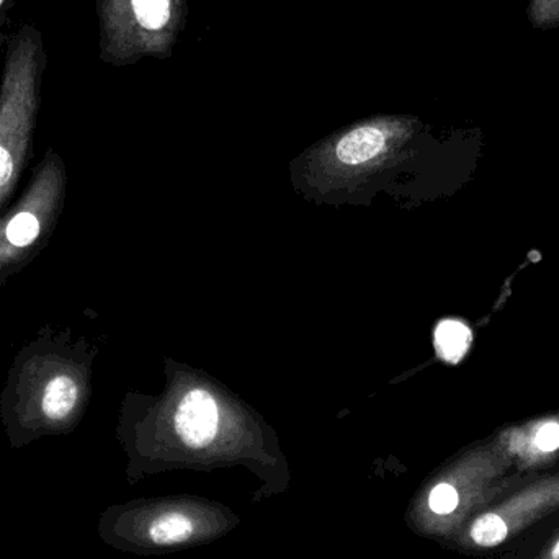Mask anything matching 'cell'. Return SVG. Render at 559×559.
I'll use <instances>...</instances> for the list:
<instances>
[{
  "label": "cell",
  "mask_w": 559,
  "mask_h": 559,
  "mask_svg": "<svg viewBox=\"0 0 559 559\" xmlns=\"http://www.w3.org/2000/svg\"><path fill=\"white\" fill-rule=\"evenodd\" d=\"M94 355L71 329L49 324L16 352L0 391V423L13 450L78 429L91 400Z\"/></svg>",
  "instance_id": "6da1fadb"
},
{
  "label": "cell",
  "mask_w": 559,
  "mask_h": 559,
  "mask_svg": "<svg viewBox=\"0 0 559 559\" xmlns=\"http://www.w3.org/2000/svg\"><path fill=\"white\" fill-rule=\"evenodd\" d=\"M46 68L43 33L25 23L10 36L0 75V215L33 159Z\"/></svg>",
  "instance_id": "7a4b0ae2"
},
{
  "label": "cell",
  "mask_w": 559,
  "mask_h": 559,
  "mask_svg": "<svg viewBox=\"0 0 559 559\" xmlns=\"http://www.w3.org/2000/svg\"><path fill=\"white\" fill-rule=\"evenodd\" d=\"M68 179L64 159L48 147L22 195L0 215V288L48 248L64 210Z\"/></svg>",
  "instance_id": "3957f363"
},
{
  "label": "cell",
  "mask_w": 559,
  "mask_h": 559,
  "mask_svg": "<svg viewBox=\"0 0 559 559\" xmlns=\"http://www.w3.org/2000/svg\"><path fill=\"white\" fill-rule=\"evenodd\" d=\"M558 518L559 466L521 479L479 509L460 528L459 545L486 557L506 554Z\"/></svg>",
  "instance_id": "277c9868"
},
{
  "label": "cell",
  "mask_w": 559,
  "mask_h": 559,
  "mask_svg": "<svg viewBox=\"0 0 559 559\" xmlns=\"http://www.w3.org/2000/svg\"><path fill=\"white\" fill-rule=\"evenodd\" d=\"M527 476L519 475L499 439L479 447L460 466L455 479L436 483L427 509L439 519H456L460 528L473 514Z\"/></svg>",
  "instance_id": "5b68a950"
},
{
  "label": "cell",
  "mask_w": 559,
  "mask_h": 559,
  "mask_svg": "<svg viewBox=\"0 0 559 559\" xmlns=\"http://www.w3.org/2000/svg\"><path fill=\"white\" fill-rule=\"evenodd\" d=\"M515 472L522 476L537 475L557 468L559 459V419H545L498 436Z\"/></svg>",
  "instance_id": "8992f818"
},
{
  "label": "cell",
  "mask_w": 559,
  "mask_h": 559,
  "mask_svg": "<svg viewBox=\"0 0 559 559\" xmlns=\"http://www.w3.org/2000/svg\"><path fill=\"white\" fill-rule=\"evenodd\" d=\"M176 430L190 449H203L212 443L218 430V406L212 394L190 391L177 409Z\"/></svg>",
  "instance_id": "52a82bcc"
},
{
  "label": "cell",
  "mask_w": 559,
  "mask_h": 559,
  "mask_svg": "<svg viewBox=\"0 0 559 559\" xmlns=\"http://www.w3.org/2000/svg\"><path fill=\"white\" fill-rule=\"evenodd\" d=\"M384 143H386V136L378 128H357L338 141L335 153L342 163L355 166V164H364L373 159L383 151Z\"/></svg>",
  "instance_id": "ba28073f"
},
{
  "label": "cell",
  "mask_w": 559,
  "mask_h": 559,
  "mask_svg": "<svg viewBox=\"0 0 559 559\" xmlns=\"http://www.w3.org/2000/svg\"><path fill=\"white\" fill-rule=\"evenodd\" d=\"M472 345V331L465 322L443 319L436 329L437 354L449 364H459Z\"/></svg>",
  "instance_id": "9c48e42d"
},
{
  "label": "cell",
  "mask_w": 559,
  "mask_h": 559,
  "mask_svg": "<svg viewBox=\"0 0 559 559\" xmlns=\"http://www.w3.org/2000/svg\"><path fill=\"white\" fill-rule=\"evenodd\" d=\"M511 551L518 559H559V518L542 525Z\"/></svg>",
  "instance_id": "30bf717a"
},
{
  "label": "cell",
  "mask_w": 559,
  "mask_h": 559,
  "mask_svg": "<svg viewBox=\"0 0 559 559\" xmlns=\"http://www.w3.org/2000/svg\"><path fill=\"white\" fill-rule=\"evenodd\" d=\"M131 10L134 25L143 29H159L170 15V0H123Z\"/></svg>",
  "instance_id": "8fae6325"
},
{
  "label": "cell",
  "mask_w": 559,
  "mask_h": 559,
  "mask_svg": "<svg viewBox=\"0 0 559 559\" xmlns=\"http://www.w3.org/2000/svg\"><path fill=\"white\" fill-rule=\"evenodd\" d=\"M527 16L535 29L559 28V0H531Z\"/></svg>",
  "instance_id": "7c38bea8"
},
{
  "label": "cell",
  "mask_w": 559,
  "mask_h": 559,
  "mask_svg": "<svg viewBox=\"0 0 559 559\" xmlns=\"http://www.w3.org/2000/svg\"><path fill=\"white\" fill-rule=\"evenodd\" d=\"M19 0H0V52L5 51L12 33L13 12Z\"/></svg>",
  "instance_id": "4fadbf2b"
},
{
  "label": "cell",
  "mask_w": 559,
  "mask_h": 559,
  "mask_svg": "<svg viewBox=\"0 0 559 559\" xmlns=\"http://www.w3.org/2000/svg\"><path fill=\"white\" fill-rule=\"evenodd\" d=\"M488 559H518L512 551H506V554L501 555H492V557H488Z\"/></svg>",
  "instance_id": "5bb4252c"
}]
</instances>
